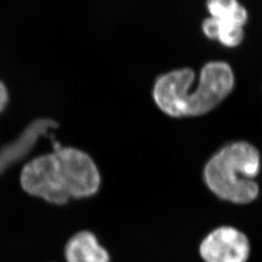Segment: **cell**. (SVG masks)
I'll use <instances>...</instances> for the list:
<instances>
[{"label": "cell", "mask_w": 262, "mask_h": 262, "mask_svg": "<svg viewBox=\"0 0 262 262\" xmlns=\"http://www.w3.org/2000/svg\"><path fill=\"white\" fill-rule=\"evenodd\" d=\"M100 183V173L94 159L71 147L57 146L54 151L29 161L20 173L25 191L56 205L94 195Z\"/></svg>", "instance_id": "6da1fadb"}, {"label": "cell", "mask_w": 262, "mask_h": 262, "mask_svg": "<svg viewBox=\"0 0 262 262\" xmlns=\"http://www.w3.org/2000/svg\"><path fill=\"white\" fill-rule=\"evenodd\" d=\"M231 66L225 61H210L202 67L195 84L191 68H181L157 79L152 96L159 109L172 117H194L211 111L234 88Z\"/></svg>", "instance_id": "7a4b0ae2"}, {"label": "cell", "mask_w": 262, "mask_h": 262, "mask_svg": "<svg viewBox=\"0 0 262 262\" xmlns=\"http://www.w3.org/2000/svg\"><path fill=\"white\" fill-rule=\"evenodd\" d=\"M259 170V151L252 144L238 141L226 145L209 159L204 181L221 199L247 204L258 196L259 187L254 179Z\"/></svg>", "instance_id": "3957f363"}, {"label": "cell", "mask_w": 262, "mask_h": 262, "mask_svg": "<svg viewBox=\"0 0 262 262\" xmlns=\"http://www.w3.org/2000/svg\"><path fill=\"white\" fill-rule=\"evenodd\" d=\"M210 17L204 19L202 29L207 37L217 40L226 47H237L244 39V26L248 12L236 0H210L207 2Z\"/></svg>", "instance_id": "277c9868"}, {"label": "cell", "mask_w": 262, "mask_h": 262, "mask_svg": "<svg viewBox=\"0 0 262 262\" xmlns=\"http://www.w3.org/2000/svg\"><path fill=\"white\" fill-rule=\"evenodd\" d=\"M250 253L248 237L231 226L215 228L199 247V253L205 262H247Z\"/></svg>", "instance_id": "5b68a950"}, {"label": "cell", "mask_w": 262, "mask_h": 262, "mask_svg": "<svg viewBox=\"0 0 262 262\" xmlns=\"http://www.w3.org/2000/svg\"><path fill=\"white\" fill-rule=\"evenodd\" d=\"M66 262H110V254L91 231L73 235L64 249Z\"/></svg>", "instance_id": "8992f818"}, {"label": "cell", "mask_w": 262, "mask_h": 262, "mask_svg": "<svg viewBox=\"0 0 262 262\" xmlns=\"http://www.w3.org/2000/svg\"><path fill=\"white\" fill-rule=\"evenodd\" d=\"M9 95L6 85L0 81V113L4 110L6 105L8 103Z\"/></svg>", "instance_id": "52a82bcc"}]
</instances>
